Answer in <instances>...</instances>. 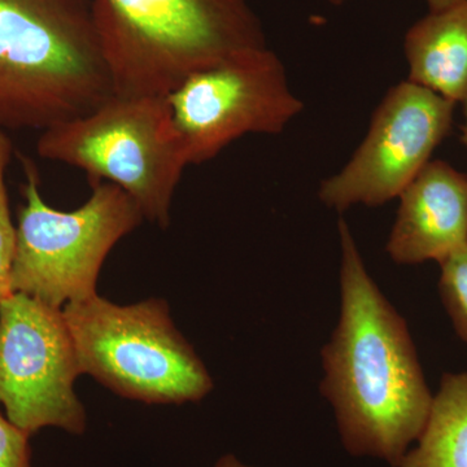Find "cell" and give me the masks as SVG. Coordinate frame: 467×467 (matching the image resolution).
<instances>
[{
	"label": "cell",
	"mask_w": 467,
	"mask_h": 467,
	"mask_svg": "<svg viewBox=\"0 0 467 467\" xmlns=\"http://www.w3.org/2000/svg\"><path fill=\"white\" fill-rule=\"evenodd\" d=\"M342 310L322 349L321 392L333 404L344 444L400 465L418 441L434 396L407 322L374 284L346 221L339 220Z\"/></svg>",
	"instance_id": "cell-1"
},
{
	"label": "cell",
	"mask_w": 467,
	"mask_h": 467,
	"mask_svg": "<svg viewBox=\"0 0 467 467\" xmlns=\"http://www.w3.org/2000/svg\"><path fill=\"white\" fill-rule=\"evenodd\" d=\"M113 94L90 0H0V129L46 130Z\"/></svg>",
	"instance_id": "cell-2"
},
{
	"label": "cell",
	"mask_w": 467,
	"mask_h": 467,
	"mask_svg": "<svg viewBox=\"0 0 467 467\" xmlns=\"http://www.w3.org/2000/svg\"><path fill=\"white\" fill-rule=\"evenodd\" d=\"M117 95H167L236 52L267 47L248 0H90Z\"/></svg>",
	"instance_id": "cell-3"
},
{
	"label": "cell",
	"mask_w": 467,
	"mask_h": 467,
	"mask_svg": "<svg viewBox=\"0 0 467 467\" xmlns=\"http://www.w3.org/2000/svg\"><path fill=\"white\" fill-rule=\"evenodd\" d=\"M42 159L84 171L91 186L116 184L144 220L167 229L171 201L189 167L165 95H117L86 115L42 130Z\"/></svg>",
	"instance_id": "cell-4"
},
{
	"label": "cell",
	"mask_w": 467,
	"mask_h": 467,
	"mask_svg": "<svg viewBox=\"0 0 467 467\" xmlns=\"http://www.w3.org/2000/svg\"><path fill=\"white\" fill-rule=\"evenodd\" d=\"M82 374L146 404L202 400L213 380L177 330L167 301L119 306L99 295L63 306Z\"/></svg>",
	"instance_id": "cell-5"
},
{
	"label": "cell",
	"mask_w": 467,
	"mask_h": 467,
	"mask_svg": "<svg viewBox=\"0 0 467 467\" xmlns=\"http://www.w3.org/2000/svg\"><path fill=\"white\" fill-rule=\"evenodd\" d=\"M23 165L26 202L18 211L12 292L57 308L94 296L104 261L143 223L142 211L109 182L91 186L90 198L75 211H57L43 201L32 160L23 158Z\"/></svg>",
	"instance_id": "cell-6"
},
{
	"label": "cell",
	"mask_w": 467,
	"mask_h": 467,
	"mask_svg": "<svg viewBox=\"0 0 467 467\" xmlns=\"http://www.w3.org/2000/svg\"><path fill=\"white\" fill-rule=\"evenodd\" d=\"M189 165L220 155L247 134H281L303 110L284 63L269 48L230 55L192 73L165 95Z\"/></svg>",
	"instance_id": "cell-7"
},
{
	"label": "cell",
	"mask_w": 467,
	"mask_h": 467,
	"mask_svg": "<svg viewBox=\"0 0 467 467\" xmlns=\"http://www.w3.org/2000/svg\"><path fill=\"white\" fill-rule=\"evenodd\" d=\"M63 308L12 292L0 304V405L30 436L46 427L84 434L81 376Z\"/></svg>",
	"instance_id": "cell-8"
},
{
	"label": "cell",
	"mask_w": 467,
	"mask_h": 467,
	"mask_svg": "<svg viewBox=\"0 0 467 467\" xmlns=\"http://www.w3.org/2000/svg\"><path fill=\"white\" fill-rule=\"evenodd\" d=\"M456 103L404 81L387 92L364 142L318 196L328 208L379 207L399 198L450 135Z\"/></svg>",
	"instance_id": "cell-9"
},
{
	"label": "cell",
	"mask_w": 467,
	"mask_h": 467,
	"mask_svg": "<svg viewBox=\"0 0 467 467\" xmlns=\"http://www.w3.org/2000/svg\"><path fill=\"white\" fill-rule=\"evenodd\" d=\"M386 250L395 263L447 259L467 244V175L430 161L401 192Z\"/></svg>",
	"instance_id": "cell-10"
},
{
	"label": "cell",
	"mask_w": 467,
	"mask_h": 467,
	"mask_svg": "<svg viewBox=\"0 0 467 467\" xmlns=\"http://www.w3.org/2000/svg\"><path fill=\"white\" fill-rule=\"evenodd\" d=\"M409 79L453 103H467V0L429 12L404 41Z\"/></svg>",
	"instance_id": "cell-11"
},
{
	"label": "cell",
	"mask_w": 467,
	"mask_h": 467,
	"mask_svg": "<svg viewBox=\"0 0 467 467\" xmlns=\"http://www.w3.org/2000/svg\"><path fill=\"white\" fill-rule=\"evenodd\" d=\"M399 467H467V373L442 376L418 447Z\"/></svg>",
	"instance_id": "cell-12"
},
{
	"label": "cell",
	"mask_w": 467,
	"mask_h": 467,
	"mask_svg": "<svg viewBox=\"0 0 467 467\" xmlns=\"http://www.w3.org/2000/svg\"><path fill=\"white\" fill-rule=\"evenodd\" d=\"M14 153L7 131L0 129V304L12 294L11 276L16 254V226L12 223L5 174Z\"/></svg>",
	"instance_id": "cell-13"
},
{
	"label": "cell",
	"mask_w": 467,
	"mask_h": 467,
	"mask_svg": "<svg viewBox=\"0 0 467 467\" xmlns=\"http://www.w3.org/2000/svg\"><path fill=\"white\" fill-rule=\"evenodd\" d=\"M439 292L456 333L467 344V244L441 261Z\"/></svg>",
	"instance_id": "cell-14"
},
{
	"label": "cell",
	"mask_w": 467,
	"mask_h": 467,
	"mask_svg": "<svg viewBox=\"0 0 467 467\" xmlns=\"http://www.w3.org/2000/svg\"><path fill=\"white\" fill-rule=\"evenodd\" d=\"M29 439L0 410V467H33Z\"/></svg>",
	"instance_id": "cell-15"
},
{
	"label": "cell",
	"mask_w": 467,
	"mask_h": 467,
	"mask_svg": "<svg viewBox=\"0 0 467 467\" xmlns=\"http://www.w3.org/2000/svg\"><path fill=\"white\" fill-rule=\"evenodd\" d=\"M461 2L463 0H426L430 12L442 11V9L453 7Z\"/></svg>",
	"instance_id": "cell-16"
},
{
	"label": "cell",
	"mask_w": 467,
	"mask_h": 467,
	"mask_svg": "<svg viewBox=\"0 0 467 467\" xmlns=\"http://www.w3.org/2000/svg\"><path fill=\"white\" fill-rule=\"evenodd\" d=\"M216 467H247L243 465V463L239 462L238 460L235 459V457L233 456H226L223 457V459H221L218 461Z\"/></svg>",
	"instance_id": "cell-17"
},
{
	"label": "cell",
	"mask_w": 467,
	"mask_h": 467,
	"mask_svg": "<svg viewBox=\"0 0 467 467\" xmlns=\"http://www.w3.org/2000/svg\"><path fill=\"white\" fill-rule=\"evenodd\" d=\"M327 2H330L331 5H343V3L346 2V0H327Z\"/></svg>",
	"instance_id": "cell-18"
}]
</instances>
